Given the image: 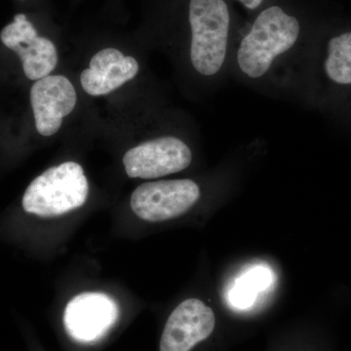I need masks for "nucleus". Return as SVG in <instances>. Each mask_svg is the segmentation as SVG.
Listing matches in <instances>:
<instances>
[{"label":"nucleus","instance_id":"obj_8","mask_svg":"<svg viewBox=\"0 0 351 351\" xmlns=\"http://www.w3.org/2000/svg\"><path fill=\"white\" fill-rule=\"evenodd\" d=\"M119 313L117 302L110 295L99 292L82 293L66 304L64 326L75 341L93 343L114 325Z\"/></svg>","mask_w":351,"mask_h":351},{"label":"nucleus","instance_id":"obj_4","mask_svg":"<svg viewBox=\"0 0 351 351\" xmlns=\"http://www.w3.org/2000/svg\"><path fill=\"white\" fill-rule=\"evenodd\" d=\"M88 193L89 184L82 166L64 162L31 182L23 197V208L27 213L52 218L82 207Z\"/></svg>","mask_w":351,"mask_h":351},{"label":"nucleus","instance_id":"obj_13","mask_svg":"<svg viewBox=\"0 0 351 351\" xmlns=\"http://www.w3.org/2000/svg\"><path fill=\"white\" fill-rule=\"evenodd\" d=\"M242 5L252 11H257L263 5L265 0H237Z\"/></svg>","mask_w":351,"mask_h":351},{"label":"nucleus","instance_id":"obj_7","mask_svg":"<svg viewBox=\"0 0 351 351\" xmlns=\"http://www.w3.org/2000/svg\"><path fill=\"white\" fill-rule=\"evenodd\" d=\"M1 43L17 53L29 80L46 77L57 66L58 51L55 44L38 34V29L25 14L14 16L13 21L0 32Z\"/></svg>","mask_w":351,"mask_h":351},{"label":"nucleus","instance_id":"obj_10","mask_svg":"<svg viewBox=\"0 0 351 351\" xmlns=\"http://www.w3.org/2000/svg\"><path fill=\"white\" fill-rule=\"evenodd\" d=\"M216 317L211 307L198 299H189L171 313L162 337L160 351H191L213 332Z\"/></svg>","mask_w":351,"mask_h":351},{"label":"nucleus","instance_id":"obj_11","mask_svg":"<svg viewBox=\"0 0 351 351\" xmlns=\"http://www.w3.org/2000/svg\"><path fill=\"white\" fill-rule=\"evenodd\" d=\"M138 71V62L133 57L124 56L115 48H105L92 58L89 68L80 75V82L87 94L103 96L133 80Z\"/></svg>","mask_w":351,"mask_h":351},{"label":"nucleus","instance_id":"obj_5","mask_svg":"<svg viewBox=\"0 0 351 351\" xmlns=\"http://www.w3.org/2000/svg\"><path fill=\"white\" fill-rule=\"evenodd\" d=\"M200 196V186L193 180L145 182L132 193L130 206L138 218L159 223L186 213Z\"/></svg>","mask_w":351,"mask_h":351},{"label":"nucleus","instance_id":"obj_1","mask_svg":"<svg viewBox=\"0 0 351 351\" xmlns=\"http://www.w3.org/2000/svg\"><path fill=\"white\" fill-rule=\"evenodd\" d=\"M315 34L307 32L301 18L285 7H265L237 34L230 77L263 96L299 103Z\"/></svg>","mask_w":351,"mask_h":351},{"label":"nucleus","instance_id":"obj_2","mask_svg":"<svg viewBox=\"0 0 351 351\" xmlns=\"http://www.w3.org/2000/svg\"><path fill=\"white\" fill-rule=\"evenodd\" d=\"M188 59L191 71L205 80L230 77L233 47L232 11L226 0H189Z\"/></svg>","mask_w":351,"mask_h":351},{"label":"nucleus","instance_id":"obj_12","mask_svg":"<svg viewBox=\"0 0 351 351\" xmlns=\"http://www.w3.org/2000/svg\"><path fill=\"white\" fill-rule=\"evenodd\" d=\"M269 270L263 267L251 270L237 283V286L230 293V302L233 306L240 308L251 306L254 302V297L258 291L269 285Z\"/></svg>","mask_w":351,"mask_h":351},{"label":"nucleus","instance_id":"obj_9","mask_svg":"<svg viewBox=\"0 0 351 351\" xmlns=\"http://www.w3.org/2000/svg\"><path fill=\"white\" fill-rule=\"evenodd\" d=\"M75 87L63 75H48L36 80L31 89V103L36 130L45 137L56 134L64 117L75 110Z\"/></svg>","mask_w":351,"mask_h":351},{"label":"nucleus","instance_id":"obj_3","mask_svg":"<svg viewBox=\"0 0 351 351\" xmlns=\"http://www.w3.org/2000/svg\"><path fill=\"white\" fill-rule=\"evenodd\" d=\"M351 90V31L316 34L302 75L299 105L331 113Z\"/></svg>","mask_w":351,"mask_h":351},{"label":"nucleus","instance_id":"obj_6","mask_svg":"<svg viewBox=\"0 0 351 351\" xmlns=\"http://www.w3.org/2000/svg\"><path fill=\"white\" fill-rule=\"evenodd\" d=\"M193 159L191 147L184 138L168 135L129 149L123 165L130 178L156 179L186 170Z\"/></svg>","mask_w":351,"mask_h":351}]
</instances>
